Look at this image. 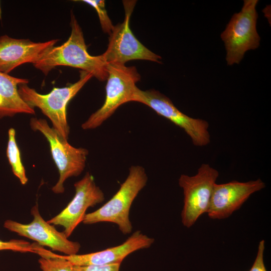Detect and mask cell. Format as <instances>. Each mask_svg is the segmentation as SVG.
I'll list each match as a JSON object with an SVG mask.
<instances>
[{
	"label": "cell",
	"instance_id": "obj_15",
	"mask_svg": "<svg viewBox=\"0 0 271 271\" xmlns=\"http://www.w3.org/2000/svg\"><path fill=\"white\" fill-rule=\"evenodd\" d=\"M29 80L12 76L0 72V118L13 116L18 113L34 114V109L21 98L18 86L27 84Z\"/></svg>",
	"mask_w": 271,
	"mask_h": 271
},
{
	"label": "cell",
	"instance_id": "obj_3",
	"mask_svg": "<svg viewBox=\"0 0 271 271\" xmlns=\"http://www.w3.org/2000/svg\"><path fill=\"white\" fill-rule=\"evenodd\" d=\"M93 77L92 74L80 71L79 80L69 86L54 87L49 93L42 94L27 84L18 86V93L22 100L30 107L39 108L51 121L52 127L62 138L67 140L70 127L67 117L69 102Z\"/></svg>",
	"mask_w": 271,
	"mask_h": 271
},
{
	"label": "cell",
	"instance_id": "obj_10",
	"mask_svg": "<svg viewBox=\"0 0 271 271\" xmlns=\"http://www.w3.org/2000/svg\"><path fill=\"white\" fill-rule=\"evenodd\" d=\"M31 213L33 219L30 223L23 224L7 220L4 222V227L35 241L40 245L48 246L52 250L63 253L66 255L78 253L80 244L69 240L63 232L58 231L54 225L46 221L39 212L37 204L32 208Z\"/></svg>",
	"mask_w": 271,
	"mask_h": 271
},
{
	"label": "cell",
	"instance_id": "obj_16",
	"mask_svg": "<svg viewBox=\"0 0 271 271\" xmlns=\"http://www.w3.org/2000/svg\"><path fill=\"white\" fill-rule=\"evenodd\" d=\"M6 154L13 174L19 179L22 185H26L28 179L21 160L20 150L16 140V131L14 128H10L8 131Z\"/></svg>",
	"mask_w": 271,
	"mask_h": 271
},
{
	"label": "cell",
	"instance_id": "obj_12",
	"mask_svg": "<svg viewBox=\"0 0 271 271\" xmlns=\"http://www.w3.org/2000/svg\"><path fill=\"white\" fill-rule=\"evenodd\" d=\"M265 187V183L260 179L246 182L232 181L224 184L216 183L207 212L208 216L214 219L229 217L251 194Z\"/></svg>",
	"mask_w": 271,
	"mask_h": 271
},
{
	"label": "cell",
	"instance_id": "obj_11",
	"mask_svg": "<svg viewBox=\"0 0 271 271\" xmlns=\"http://www.w3.org/2000/svg\"><path fill=\"white\" fill-rule=\"evenodd\" d=\"M74 186L75 193L71 201L58 214L47 221L52 225L63 227V232L68 238L82 222L87 209L102 203L105 199L104 193L89 172Z\"/></svg>",
	"mask_w": 271,
	"mask_h": 271
},
{
	"label": "cell",
	"instance_id": "obj_1",
	"mask_svg": "<svg viewBox=\"0 0 271 271\" xmlns=\"http://www.w3.org/2000/svg\"><path fill=\"white\" fill-rule=\"evenodd\" d=\"M70 25L71 32L67 41L50 48L34 66L45 75L56 67L64 66L88 72L99 81L106 80V63L101 55L92 56L88 52L82 29L72 12Z\"/></svg>",
	"mask_w": 271,
	"mask_h": 271
},
{
	"label": "cell",
	"instance_id": "obj_8",
	"mask_svg": "<svg viewBox=\"0 0 271 271\" xmlns=\"http://www.w3.org/2000/svg\"><path fill=\"white\" fill-rule=\"evenodd\" d=\"M131 101L147 105L159 115L183 129L194 145L204 147L210 143L209 123L205 120L192 118L183 113L168 97L159 91L154 89L144 91L137 87Z\"/></svg>",
	"mask_w": 271,
	"mask_h": 271
},
{
	"label": "cell",
	"instance_id": "obj_4",
	"mask_svg": "<svg viewBox=\"0 0 271 271\" xmlns=\"http://www.w3.org/2000/svg\"><path fill=\"white\" fill-rule=\"evenodd\" d=\"M108 76L105 98L101 107L92 113L81 127L83 129L97 128L110 117L122 104L131 101L140 80V75L134 66L110 63L107 64Z\"/></svg>",
	"mask_w": 271,
	"mask_h": 271
},
{
	"label": "cell",
	"instance_id": "obj_6",
	"mask_svg": "<svg viewBox=\"0 0 271 271\" xmlns=\"http://www.w3.org/2000/svg\"><path fill=\"white\" fill-rule=\"evenodd\" d=\"M31 128L42 133L48 141L52 158L58 169L59 179L52 188L56 194L64 192V183L69 178L79 176L84 170L88 151L83 148H75L67 140L61 138L44 119L32 117Z\"/></svg>",
	"mask_w": 271,
	"mask_h": 271
},
{
	"label": "cell",
	"instance_id": "obj_14",
	"mask_svg": "<svg viewBox=\"0 0 271 271\" xmlns=\"http://www.w3.org/2000/svg\"><path fill=\"white\" fill-rule=\"evenodd\" d=\"M155 239L138 230L122 244L101 251L83 254L58 255L75 265L121 263L128 255L139 249L148 248Z\"/></svg>",
	"mask_w": 271,
	"mask_h": 271
},
{
	"label": "cell",
	"instance_id": "obj_20",
	"mask_svg": "<svg viewBox=\"0 0 271 271\" xmlns=\"http://www.w3.org/2000/svg\"><path fill=\"white\" fill-rule=\"evenodd\" d=\"M120 263L73 265L72 271H119Z\"/></svg>",
	"mask_w": 271,
	"mask_h": 271
},
{
	"label": "cell",
	"instance_id": "obj_5",
	"mask_svg": "<svg viewBox=\"0 0 271 271\" xmlns=\"http://www.w3.org/2000/svg\"><path fill=\"white\" fill-rule=\"evenodd\" d=\"M258 0H245L241 11L234 14L220 36L226 50L228 65L239 64L245 52L259 46L256 30Z\"/></svg>",
	"mask_w": 271,
	"mask_h": 271
},
{
	"label": "cell",
	"instance_id": "obj_17",
	"mask_svg": "<svg viewBox=\"0 0 271 271\" xmlns=\"http://www.w3.org/2000/svg\"><path fill=\"white\" fill-rule=\"evenodd\" d=\"M35 253L41 256L38 262L42 271L73 270L74 265L69 261L45 249L38 243H36L35 246Z\"/></svg>",
	"mask_w": 271,
	"mask_h": 271
},
{
	"label": "cell",
	"instance_id": "obj_13",
	"mask_svg": "<svg viewBox=\"0 0 271 271\" xmlns=\"http://www.w3.org/2000/svg\"><path fill=\"white\" fill-rule=\"evenodd\" d=\"M59 41L35 42L4 35L0 37V72L9 74L17 67L34 63Z\"/></svg>",
	"mask_w": 271,
	"mask_h": 271
},
{
	"label": "cell",
	"instance_id": "obj_2",
	"mask_svg": "<svg viewBox=\"0 0 271 271\" xmlns=\"http://www.w3.org/2000/svg\"><path fill=\"white\" fill-rule=\"evenodd\" d=\"M148 176L144 167L131 166L128 175L112 197L95 211L86 214L82 222L93 224L110 222L116 224L123 234H129L132 229L129 218V210L134 199L145 187Z\"/></svg>",
	"mask_w": 271,
	"mask_h": 271
},
{
	"label": "cell",
	"instance_id": "obj_7",
	"mask_svg": "<svg viewBox=\"0 0 271 271\" xmlns=\"http://www.w3.org/2000/svg\"><path fill=\"white\" fill-rule=\"evenodd\" d=\"M218 176L217 170L205 163L199 167L196 175L180 176L179 185L184 194L181 219L184 226L190 228L203 214L207 212Z\"/></svg>",
	"mask_w": 271,
	"mask_h": 271
},
{
	"label": "cell",
	"instance_id": "obj_21",
	"mask_svg": "<svg viewBox=\"0 0 271 271\" xmlns=\"http://www.w3.org/2000/svg\"><path fill=\"white\" fill-rule=\"evenodd\" d=\"M265 242L261 240L258 244L257 255L254 263L249 271H267L263 261Z\"/></svg>",
	"mask_w": 271,
	"mask_h": 271
},
{
	"label": "cell",
	"instance_id": "obj_9",
	"mask_svg": "<svg viewBox=\"0 0 271 271\" xmlns=\"http://www.w3.org/2000/svg\"><path fill=\"white\" fill-rule=\"evenodd\" d=\"M136 1H124L125 18L109 34L106 50L102 58L107 64L124 65L130 60H144L161 63V57L143 45L134 36L129 27V20Z\"/></svg>",
	"mask_w": 271,
	"mask_h": 271
},
{
	"label": "cell",
	"instance_id": "obj_19",
	"mask_svg": "<svg viewBox=\"0 0 271 271\" xmlns=\"http://www.w3.org/2000/svg\"><path fill=\"white\" fill-rule=\"evenodd\" d=\"M35 244L19 239H12L9 241H3L0 239V250H11L21 252L35 253Z\"/></svg>",
	"mask_w": 271,
	"mask_h": 271
},
{
	"label": "cell",
	"instance_id": "obj_22",
	"mask_svg": "<svg viewBox=\"0 0 271 271\" xmlns=\"http://www.w3.org/2000/svg\"><path fill=\"white\" fill-rule=\"evenodd\" d=\"M2 19V10L1 8V3H0V20Z\"/></svg>",
	"mask_w": 271,
	"mask_h": 271
},
{
	"label": "cell",
	"instance_id": "obj_18",
	"mask_svg": "<svg viewBox=\"0 0 271 271\" xmlns=\"http://www.w3.org/2000/svg\"><path fill=\"white\" fill-rule=\"evenodd\" d=\"M93 7L96 11L102 30L110 34L114 26L108 16L105 9L104 1L101 0H83L81 1Z\"/></svg>",
	"mask_w": 271,
	"mask_h": 271
}]
</instances>
